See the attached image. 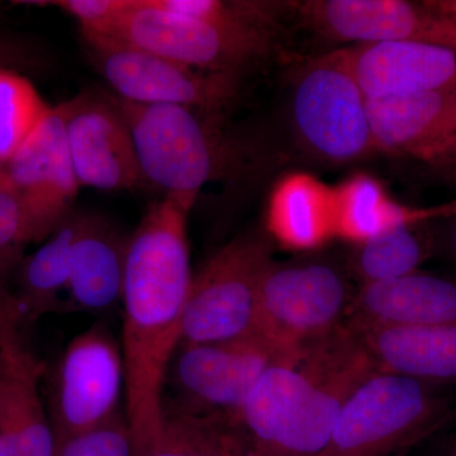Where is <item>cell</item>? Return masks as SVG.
Returning a JSON list of instances; mask_svg holds the SVG:
<instances>
[{
    "label": "cell",
    "instance_id": "cell-24",
    "mask_svg": "<svg viewBox=\"0 0 456 456\" xmlns=\"http://www.w3.org/2000/svg\"><path fill=\"white\" fill-rule=\"evenodd\" d=\"M430 222L399 224L360 244L351 245L346 264L362 285L404 277L419 270L434 254Z\"/></svg>",
    "mask_w": 456,
    "mask_h": 456
},
{
    "label": "cell",
    "instance_id": "cell-7",
    "mask_svg": "<svg viewBox=\"0 0 456 456\" xmlns=\"http://www.w3.org/2000/svg\"><path fill=\"white\" fill-rule=\"evenodd\" d=\"M273 259L268 233L236 237L193 274L182 344H208L257 335L261 281Z\"/></svg>",
    "mask_w": 456,
    "mask_h": 456
},
{
    "label": "cell",
    "instance_id": "cell-32",
    "mask_svg": "<svg viewBox=\"0 0 456 456\" xmlns=\"http://www.w3.org/2000/svg\"><path fill=\"white\" fill-rule=\"evenodd\" d=\"M426 164L441 173L456 170V134L445 145L441 146Z\"/></svg>",
    "mask_w": 456,
    "mask_h": 456
},
{
    "label": "cell",
    "instance_id": "cell-16",
    "mask_svg": "<svg viewBox=\"0 0 456 456\" xmlns=\"http://www.w3.org/2000/svg\"><path fill=\"white\" fill-rule=\"evenodd\" d=\"M367 99L406 97L456 86V53L419 42H378L346 49Z\"/></svg>",
    "mask_w": 456,
    "mask_h": 456
},
{
    "label": "cell",
    "instance_id": "cell-35",
    "mask_svg": "<svg viewBox=\"0 0 456 456\" xmlns=\"http://www.w3.org/2000/svg\"><path fill=\"white\" fill-rule=\"evenodd\" d=\"M443 175L449 180H452V182L456 183V170L446 171V173H443Z\"/></svg>",
    "mask_w": 456,
    "mask_h": 456
},
{
    "label": "cell",
    "instance_id": "cell-27",
    "mask_svg": "<svg viewBox=\"0 0 456 456\" xmlns=\"http://www.w3.org/2000/svg\"><path fill=\"white\" fill-rule=\"evenodd\" d=\"M38 242L35 228L20 198L9 187L0 184V279L16 268L26 246Z\"/></svg>",
    "mask_w": 456,
    "mask_h": 456
},
{
    "label": "cell",
    "instance_id": "cell-5",
    "mask_svg": "<svg viewBox=\"0 0 456 456\" xmlns=\"http://www.w3.org/2000/svg\"><path fill=\"white\" fill-rule=\"evenodd\" d=\"M274 36L273 28L217 25L169 13L152 0H128L110 31L97 38L122 42L206 73L241 77L269 56Z\"/></svg>",
    "mask_w": 456,
    "mask_h": 456
},
{
    "label": "cell",
    "instance_id": "cell-36",
    "mask_svg": "<svg viewBox=\"0 0 456 456\" xmlns=\"http://www.w3.org/2000/svg\"><path fill=\"white\" fill-rule=\"evenodd\" d=\"M446 456H456V440L455 443L452 444V446L450 448L448 455Z\"/></svg>",
    "mask_w": 456,
    "mask_h": 456
},
{
    "label": "cell",
    "instance_id": "cell-20",
    "mask_svg": "<svg viewBox=\"0 0 456 456\" xmlns=\"http://www.w3.org/2000/svg\"><path fill=\"white\" fill-rule=\"evenodd\" d=\"M266 233L296 253L318 250L335 240L334 188L307 173L278 180L270 194Z\"/></svg>",
    "mask_w": 456,
    "mask_h": 456
},
{
    "label": "cell",
    "instance_id": "cell-11",
    "mask_svg": "<svg viewBox=\"0 0 456 456\" xmlns=\"http://www.w3.org/2000/svg\"><path fill=\"white\" fill-rule=\"evenodd\" d=\"M93 64L118 98L221 116L239 95L240 77L206 73L112 40H86Z\"/></svg>",
    "mask_w": 456,
    "mask_h": 456
},
{
    "label": "cell",
    "instance_id": "cell-33",
    "mask_svg": "<svg viewBox=\"0 0 456 456\" xmlns=\"http://www.w3.org/2000/svg\"><path fill=\"white\" fill-rule=\"evenodd\" d=\"M434 4L436 5L444 16L449 18L450 22L456 28V0H434Z\"/></svg>",
    "mask_w": 456,
    "mask_h": 456
},
{
    "label": "cell",
    "instance_id": "cell-30",
    "mask_svg": "<svg viewBox=\"0 0 456 456\" xmlns=\"http://www.w3.org/2000/svg\"><path fill=\"white\" fill-rule=\"evenodd\" d=\"M45 65L40 47L23 36L0 32V70L35 71Z\"/></svg>",
    "mask_w": 456,
    "mask_h": 456
},
{
    "label": "cell",
    "instance_id": "cell-26",
    "mask_svg": "<svg viewBox=\"0 0 456 456\" xmlns=\"http://www.w3.org/2000/svg\"><path fill=\"white\" fill-rule=\"evenodd\" d=\"M50 110L28 77L0 70V163L16 155Z\"/></svg>",
    "mask_w": 456,
    "mask_h": 456
},
{
    "label": "cell",
    "instance_id": "cell-21",
    "mask_svg": "<svg viewBox=\"0 0 456 456\" xmlns=\"http://www.w3.org/2000/svg\"><path fill=\"white\" fill-rule=\"evenodd\" d=\"M375 369L424 382H456V326L377 327L359 332Z\"/></svg>",
    "mask_w": 456,
    "mask_h": 456
},
{
    "label": "cell",
    "instance_id": "cell-31",
    "mask_svg": "<svg viewBox=\"0 0 456 456\" xmlns=\"http://www.w3.org/2000/svg\"><path fill=\"white\" fill-rule=\"evenodd\" d=\"M434 253L439 251L456 268V202L450 203L446 215L430 222Z\"/></svg>",
    "mask_w": 456,
    "mask_h": 456
},
{
    "label": "cell",
    "instance_id": "cell-19",
    "mask_svg": "<svg viewBox=\"0 0 456 456\" xmlns=\"http://www.w3.org/2000/svg\"><path fill=\"white\" fill-rule=\"evenodd\" d=\"M128 240L106 218L80 213L65 310L103 314L121 307Z\"/></svg>",
    "mask_w": 456,
    "mask_h": 456
},
{
    "label": "cell",
    "instance_id": "cell-37",
    "mask_svg": "<svg viewBox=\"0 0 456 456\" xmlns=\"http://www.w3.org/2000/svg\"><path fill=\"white\" fill-rule=\"evenodd\" d=\"M0 369H2V350H0Z\"/></svg>",
    "mask_w": 456,
    "mask_h": 456
},
{
    "label": "cell",
    "instance_id": "cell-9",
    "mask_svg": "<svg viewBox=\"0 0 456 456\" xmlns=\"http://www.w3.org/2000/svg\"><path fill=\"white\" fill-rule=\"evenodd\" d=\"M281 351L260 336L208 344H180L167 386L173 407L220 421L237 430L240 412L251 389Z\"/></svg>",
    "mask_w": 456,
    "mask_h": 456
},
{
    "label": "cell",
    "instance_id": "cell-12",
    "mask_svg": "<svg viewBox=\"0 0 456 456\" xmlns=\"http://www.w3.org/2000/svg\"><path fill=\"white\" fill-rule=\"evenodd\" d=\"M322 37L356 45L419 42L456 53V28L434 2L308 0L290 3Z\"/></svg>",
    "mask_w": 456,
    "mask_h": 456
},
{
    "label": "cell",
    "instance_id": "cell-25",
    "mask_svg": "<svg viewBox=\"0 0 456 456\" xmlns=\"http://www.w3.org/2000/svg\"><path fill=\"white\" fill-rule=\"evenodd\" d=\"M164 419L151 440L132 456H248L235 428L216 419L164 407Z\"/></svg>",
    "mask_w": 456,
    "mask_h": 456
},
{
    "label": "cell",
    "instance_id": "cell-1",
    "mask_svg": "<svg viewBox=\"0 0 456 456\" xmlns=\"http://www.w3.org/2000/svg\"><path fill=\"white\" fill-rule=\"evenodd\" d=\"M198 198L165 194L128 239L122 293L125 415L132 450L155 436L164 419L165 386L182 344L193 273L188 216Z\"/></svg>",
    "mask_w": 456,
    "mask_h": 456
},
{
    "label": "cell",
    "instance_id": "cell-17",
    "mask_svg": "<svg viewBox=\"0 0 456 456\" xmlns=\"http://www.w3.org/2000/svg\"><path fill=\"white\" fill-rule=\"evenodd\" d=\"M395 326H456V279L417 270L359 287L345 327L359 334Z\"/></svg>",
    "mask_w": 456,
    "mask_h": 456
},
{
    "label": "cell",
    "instance_id": "cell-18",
    "mask_svg": "<svg viewBox=\"0 0 456 456\" xmlns=\"http://www.w3.org/2000/svg\"><path fill=\"white\" fill-rule=\"evenodd\" d=\"M375 150L428 163L456 134V86L406 97L367 99Z\"/></svg>",
    "mask_w": 456,
    "mask_h": 456
},
{
    "label": "cell",
    "instance_id": "cell-23",
    "mask_svg": "<svg viewBox=\"0 0 456 456\" xmlns=\"http://www.w3.org/2000/svg\"><path fill=\"white\" fill-rule=\"evenodd\" d=\"M79 222L80 213H71L37 251L23 260L20 288L13 296L20 320L36 321L64 307L61 294L68 290Z\"/></svg>",
    "mask_w": 456,
    "mask_h": 456
},
{
    "label": "cell",
    "instance_id": "cell-4",
    "mask_svg": "<svg viewBox=\"0 0 456 456\" xmlns=\"http://www.w3.org/2000/svg\"><path fill=\"white\" fill-rule=\"evenodd\" d=\"M452 415L443 384L375 369L345 402L320 456H395Z\"/></svg>",
    "mask_w": 456,
    "mask_h": 456
},
{
    "label": "cell",
    "instance_id": "cell-34",
    "mask_svg": "<svg viewBox=\"0 0 456 456\" xmlns=\"http://www.w3.org/2000/svg\"><path fill=\"white\" fill-rule=\"evenodd\" d=\"M8 183L7 173H5V164L0 163V184Z\"/></svg>",
    "mask_w": 456,
    "mask_h": 456
},
{
    "label": "cell",
    "instance_id": "cell-3",
    "mask_svg": "<svg viewBox=\"0 0 456 456\" xmlns=\"http://www.w3.org/2000/svg\"><path fill=\"white\" fill-rule=\"evenodd\" d=\"M114 101L130 127L146 184L165 194L198 198L204 185L235 170L237 146L221 131V116L170 104Z\"/></svg>",
    "mask_w": 456,
    "mask_h": 456
},
{
    "label": "cell",
    "instance_id": "cell-6",
    "mask_svg": "<svg viewBox=\"0 0 456 456\" xmlns=\"http://www.w3.org/2000/svg\"><path fill=\"white\" fill-rule=\"evenodd\" d=\"M346 264L326 257L273 260L261 281L257 335L279 351L344 329L356 292Z\"/></svg>",
    "mask_w": 456,
    "mask_h": 456
},
{
    "label": "cell",
    "instance_id": "cell-28",
    "mask_svg": "<svg viewBox=\"0 0 456 456\" xmlns=\"http://www.w3.org/2000/svg\"><path fill=\"white\" fill-rule=\"evenodd\" d=\"M55 456H132L125 412L94 430L56 441Z\"/></svg>",
    "mask_w": 456,
    "mask_h": 456
},
{
    "label": "cell",
    "instance_id": "cell-13",
    "mask_svg": "<svg viewBox=\"0 0 456 456\" xmlns=\"http://www.w3.org/2000/svg\"><path fill=\"white\" fill-rule=\"evenodd\" d=\"M9 187L20 198L37 241L49 239L73 213L80 184L66 136L64 106L51 107L44 122L5 164Z\"/></svg>",
    "mask_w": 456,
    "mask_h": 456
},
{
    "label": "cell",
    "instance_id": "cell-22",
    "mask_svg": "<svg viewBox=\"0 0 456 456\" xmlns=\"http://www.w3.org/2000/svg\"><path fill=\"white\" fill-rule=\"evenodd\" d=\"M334 188L335 236L350 245L360 244L404 224H421L448 212L449 204L412 208L395 202L379 180L354 174Z\"/></svg>",
    "mask_w": 456,
    "mask_h": 456
},
{
    "label": "cell",
    "instance_id": "cell-15",
    "mask_svg": "<svg viewBox=\"0 0 456 456\" xmlns=\"http://www.w3.org/2000/svg\"><path fill=\"white\" fill-rule=\"evenodd\" d=\"M12 302L0 303V436L20 456H55L56 440L40 395L42 365L23 341Z\"/></svg>",
    "mask_w": 456,
    "mask_h": 456
},
{
    "label": "cell",
    "instance_id": "cell-14",
    "mask_svg": "<svg viewBox=\"0 0 456 456\" xmlns=\"http://www.w3.org/2000/svg\"><path fill=\"white\" fill-rule=\"evenodd\" d=\"M62 106L80 187L122 191L146 184L130 127L114 98L83 94Z\"/></svg>",
    "mask_w": 456,
    "mask_h": 456
},
{
    "label": "cell",
    "instance_id": "cell-10",
    "mask_svg": "<svg viewBox=\"0 0 456 456\" xmlns=\"http://www.w3.org/2000/svg\"><path fill=\"white\" fill-rule=\"evenodd\" d=\"M126 393L121 344L94 325L66 346L53 375L49 412L55 440L94 430L121 415Z\"/></svg>",
    "mask_w": 456,
    "mask_h": 456
},
{
    "label": "cell",
    "instance_id": "cell-2",
    "mask_svg": "<svg viewBox=\"0 0 456 456\" xmlns=\"http://www.w3.org/2000/svg\"><path fill=\"white\" fill-rule=\"evenodd\" d=\"M375 367L346 327L281 351L246 398L237 432L248 456H320L342 406Z\"/></svg>",
    "mask_w": 456,
    "mask_h": 456
},
{
    "label": "cell",
    "instance_id": "cell-8",
    "mask_svg": "<svg viewBox=\"0 0 456 456\" xmlns=\"http://www.w3.org/2000/svg\"><path fill=\"white\" fill-rule=\"evenodd\" d=\"M290 116L297 137L318 160L353 163L375 150L367 98L351 70L346 49L302 66L293 84Z\"/></svg>",
    "mask_w": 456,
    "mask_h": 456
},
{
    "label": "cell",
    "instance_id": "cell-29",
    "mask_svg": "<svg viewBox=\"0 0 456 456\" xmlns=\"http://www.w3.org/2000/svg\"><path fill=\"white\" fill-rule=\"evenodd\" d=\"M128 0H60L49 2L79 22L86 38L103 37L110 31Z\"/></svg>",
    "mask_w": 456,
    "mask_h": 456
}]
</instances>
